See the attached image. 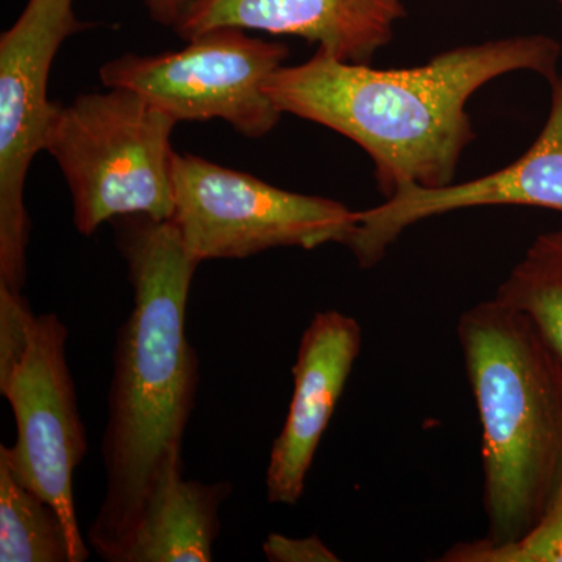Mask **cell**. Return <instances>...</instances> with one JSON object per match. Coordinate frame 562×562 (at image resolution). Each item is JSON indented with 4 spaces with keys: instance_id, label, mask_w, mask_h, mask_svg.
<instances>
[{
    "instance_id": "6da1fadb",
    "label": "cell",
    "mask_w": 562,
    "mask_h": 562,
    "mask_svg": "<svg viewBox=\"0 0 562 562\" xmlns=\"http://www.w3.org/2000/svg\"><path fill=\"white\" fill-rule=\"evenodd\" d=\"M562 46L547 35L465 44L425 65L375 69L317 49L297 66H281L265 90L283 114L346 136L368 154L384 199L405 184L436 188L454 181L475 139L468 103L505 74H560Z\"/></svg>"
},
{
    "instance_id": "7a4b0ae2",
    "label": "cell",
    "mask_w": 562,
    "mask_h": 562,
    "mask_svg": "<svg viewBox=\"0 0 562 562\" xmlns=\"http://www.w3.org/2000/svg\"><path fill=\"white\" fill-rule=\"evenodd\" d=\"M113 222L127 261L133 308L114 349L102 439L105 497L88 531L90 546L106 562L135 527L161 465L181 454L199 383L187 310L201 262L172 221L125 216Z\"/></svg>"
},
{
    "instance_id": "3957f363",
    "label": "cell",
    "mask_w": 562,
    "mask_h": 562,
    "mask_svg": "<svg viewBox=\"0 0 562 562\" xmlns=\"http://www.w3.org/2000/svg\"><path fill=\"white\" fill-rule=\"evenodd\" d=\"M482 424L484 541L522 538L562 498V358L497 299L458 321Z\"/></svg>"
},
{
    "instance_id": "277c9868",
    "label": "cell",
    "mask_w": 562,
    "mask_h": 562,
    "mask_svg": "<svg viewBox=\"0 0 562 562\" xmlns=\"http://www.w3.org/2000/svg\"><path fill=\"white\" fill-rule=\"evenodd\" d=\"M177 124L127 88L87 92L60 105L46 151L68 183L80 235L125 216L171 220Z\"/></svg>"
},
{
    "instance_id": "5b68a950",
    "label": "cell",
    "mask_w": 562,
    "mask_h": 562,
    "mask_svg": "<svg viewBox=\"0 0 562 562\" xmlns=\"http://www.w3.org/2000/svg\"><path fill=\"white\" fill-rule=\"evenodd\" d=\"M172 184L169 221L198 262L243 260L277 247L344 246L358 220L341 202L281 190L191 154L173 155Z\"/></svg>"
},
{
    "instance_id": "8992f818",
    "label": "cell",
    "mask_w": 562,
    "mask_h": 562,
    "mask_svg": "<svg viewBox=\"0 0 562 562\" xmlns=\"http://www.w3.org/2000/svg\"><path fill=\"white\" fill-rule=\"evenodd\" d=\"M288 57L284 43L225 27L194 36L180 50L122 55L102 66L101 80L138 92L177 122L221 120L258 139L283 114L265 85Z\"/></svg>"
},
{
    "instance_id": "52a82bcc",
    "label": "cell",
    "mask_w": 562,
    "mask_h": 562,
    "mask_svg": "<svg viewBox=\"0 0 562 562\" xmlns=\"http://www.w3.org/2000/svg\"><path fill=\"white\" fill-rule=\"evenodd\" d=\"M85 27L74 0H27L0 36V284L14 292L24 286L31 231L25 180L60 110L47 98L52 65Z\"/></svg>"
},
{
    "instance_id": "ba28073f",
    "label": "cell",
    "mask_w": 562,
    "mask_h": 562,
    "mask_svg": "<svg viewBox=\"0 0 562 562\" xmlns=\"http://www.w3.org/2000/svg\"><path fill=\"white\" fill-rule=\"evenodd\" d=\"M66 341L68 328L57 314L36 316L27 347L9 371L0 373V392L16 420V442L0 446V460L57 509L68 531L72 562H85L90 550L77 522L72 482L88 442Z\"/></svg>"
},
{
    "instance_id": "9c48e42d",
    "label": "cell",
    "mask_w": 562,
    "mask_h": 562,
    "mask_svg": "<svg viewBox=\"0 0 562 562\" xmlns=\"http://www.w3.org/2000/svg\"><path fill=\"white\" fill-rule=\"evenodd\" d=\"M550 90L549 116L541 133L512 165L436 190L405 184L379 206L358 211L357 224L344 246L360 268L379 265L413 225L453 211L519 205L562 213V72L550 81Z\"/></svg>"
},
{
    "instance_id": "30bf717a",
    "label": "cell",
    "mask_w": 562,
    "mask_h": 562,
    "mask_svg": "<svg viewBox=\"0 0 562 562\" xmlns=\"http://www.w3.org/2000/svg\"><path fill=\"white\" fill-rule=\"evenodd\" d=\"M361 344L358 321L335 310L317 313L303 331L292 366L290 409L266 472V494L273 505L294 506L301 501L317 447L360 357Z\"/></svg>"
},
{
    "instance_id": "8fae6325",
    "label": "cell",
    "mask_w": 562,
    "mask_h": 562,
    "mask_svg": "<svg viewBox=\"0 0 562 562\" xmlns=\"http://www.w3.org/2000/svg\"><path fill=\"white\" fill-rule=\"evenodd\" d=\"M405 16L403 0H191L173 31L184 41L225 27L299 36L369 65Z\"/></svg>"
},
{
    "instance_id": "7c38bea8",
    "label": "cell",
    "mask_w": 562,
    "mask_h": 562,
    "mask_svg": "<svg viewBox=\"0 0 562 562\" xmlns=\"http://www.w3.org/2000/svg\"><path fill=\"white\" fill-rule=\"evenodd\" d=\"M232 484L183 479L181 454L168 458L131 535L111 562H210L221 506Z\"/></svg>"
},
{
    "instance_id": "4fadbf2b",
    "label": "cell",
    "mask_w": 562,
    "mask_h": 562,
    "mask_svg": "<svg viewBox=\"0 0 562 562\" xmlns=\"http://www.w3.org/2000/svg\"><path fill=\"white\" fill-rule=\"evenodd\" d=\"M0 561L72 562L57 509L24 486L0 460Z\"/></svg>"
},
{
    "instance_id": "5bb4252c",
    "label": "cell",
    "mask_w": 562,
    "mask_h": 562,
    "mask_svg": "<svg viewBox=\"0 0 562 562\" xmlns=\"http://www.w3.org/2000/svg\"><path fill=\"white\" fill-rule=\"evenodd\" d=\"M494 299L527 316L562 358V227L532 241Z\"/></svg>"
},
{
    "instance_id": "9a60e30c",
    "label": "cell",
    "mask_w": 562,
    "mask_h": 562,
    "mask_svg": "<svg viewBox=\"0 0 562 562\" xmlns=\"http://www.w3.org/2000/svg\"><path fill=\"white\" fill-rule=\"evenodd\" d=\"M438 561L562 562V498L517 541L501 546L484 539L454 543Z\"/></svg>"
},
{
    "instance_id": "2e32d148",
    "label": "cell",
    "mask_w": 562,
    "mask_h": 562,
    "mask_svg": "<svg viewBox=\"0 0 562 562\" xmlns=\"http://www.w3.org/2000/svg\"><path fill=\"white\" fill-rule=\"evenodd\" d=\"M35 319L21 292L0 284V373L9 371L27 347Z\"/></svg>"
},
{
    "instance_id": "e0dca14e",
    "label": "cell",
    "mask_w": 562,
    "mask_h": 562,
    "mask_svg": "<svg viewBox=\"0 0 562 562\" xmlns=\"http://www.w3.org/2000/svg\"><path fill=\"white\" fill-rule=\"evenodd\" d=\"M262 552L271 562L339 561V558L316 535L308 538H288L279 532H272L262 543Z\"/></svg>"
},
{
    "instance_id": "ac0fdd59",
    "label": "cell",
    "mask_w": 562,
    "mask_h": 562,
    "mask_svg": "<svg viewBox=\"0 0 562 562\" xmlns=\"http://www.w3.org/2000/svg\"><path fill=\"white\" fill-rule=\"evenodd\" d=\"M191 0H144L151 20L165 27H176Z\"/></svg>"
},
{
    "instance_id": "d6986e66",
    "label": "cell",
    "mask_w": 562,
    "mask_h": 562,
    "mask_svg": "<svg viewBox=\"0 0 562 562\" xmlns=\"http://www.w3.org/2000/svg\"><path fill=\"white\" fill-rule=\"evenodd\" d=\"M554 2H557V3H558V5H560V7H561V9H562V0H554Z\"/></svg>"
}]
</instances>
